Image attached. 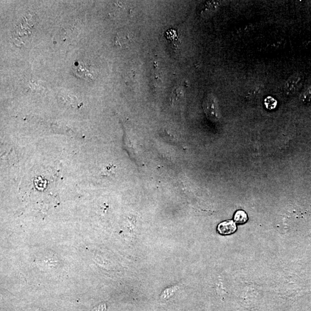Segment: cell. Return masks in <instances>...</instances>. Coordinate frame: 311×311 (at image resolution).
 <instances>
[{
    "label": "cell",
    "mask_w": 311,
    "mask_h": 311,
    "mask_svg": "<svg viewBox=\"0 0 311 311\" xmlns=\"http://www.w3.org/2000/svg\"><path fill=\"white\" fill-rule=\"evenodd\" d=\"M301 101L305 104H311V86L304 91L300 97Z\"/></svg>",
    "instance_id": "cell-8"
},
{
    "label": "cell",
    "mask_w": 311,
    "mask_h": 311,
    "mask_svg": "<svg viewBox=\"0 0 311 311\" xmlns=\"http://www.w3.org/2000/svg\"><path fill=\"white\" fill-rule=\"evenodd\" d=\"M131 44L130 35L126 32L120 31L117 33L114 39V45L120 49H127Z\"/></svg>",
    "instance_id": "cell-4"
},
{
    "label": "cell",
    "mask_w": 311,
    "mask_h": 311,
    "mask_svg": "<svg viewBox=\"0 0 311 311\" xmlns=\"http://www.w3.org/2000/svg\"><path fill=\"white\" fill-rule=\"evenodd\" d=\"M73 70L76 75L87 80H93L96 79L97 75L95 67L86 61L76 62L74 63Z\"/></svg>",
    "instance_id": "cell-2"
},
{
    "label": "cell",
    "mask_w": 311,
    "mask_h": 311,
    "mask_svg": "<svg viewBox=\"0 0 311 311\" xmlns=\"http://www.w3.org/2000/svg\"><path fill=\"white\" fill-rule=\"evenodd\" d=\"M237 229L236 223L232 220L222 222L218 226V231L222 235H229L235 233Z\"/></svg>",
    "instance_id": "cell-5"
},
{
    "label": "cell",
    "mask_w": 311,
    "mask_h": 311,
    "mask_svg": "<svg viewBox=\"0 0 311 311\" xmlns=\"http://www.w3.org/2000/svg\"><path fill=\"white\" fill-rule=\"evenodd\" d=\"M233 219L236 224L242 225L248 222L249 218L248 214L244 211L240 210L236 212Z\"/></svg>",
    "instance_id": "cell-7"
},
{
    "label": "cell",
    "mask_w": 311,
    "mask_h": 311,
    "mask_svg": "<svg viewBox=\"0 0 311 311\" xmlns=\"http://www.w3.org/2000/svg\"><path fill=\"white\" fill-rule=\"evenodd\" d=\"M164 36L171 47H173V48L175 49L179 48L181 42L179 41L178 33L175 30H168V31L165 33Z\"/></svg>",
    "instance_id": "cell-6"
},
{
    "label": "cell",
    "mask_w": 311,
    "mask_h": 311,
    "mask_svg": "<svg viewBox=\"0 0 311 311\" xmlns=\"http://www.w3.org/2000/svg\"><path fill=\"white\" fill-rule=\"evenodd\" d=\"M202 106L208 120L213 123H216L219 120L220 114H219L217 100L214 94L208 93L205 95L203 100Z\"/></svg>",
    "instance_id": "cell-1"
},
{
    "label": "cell",
    "mask_w": 311,
    "mask_h": 311,
    "mask_svg": "<svg viewBox=\"0 0 311 311\" xmlns=\"http://www.w3.org/2000/svg\"><path fill=\"white\" fill-rule=\"evenodd\" d=\"M303 76L300 73H295L290 76L284 85V90L286 94L293 95L302 88L303 84Z\"/></svg>",
    "instance_id": "cell-3"
}]
</instances>
